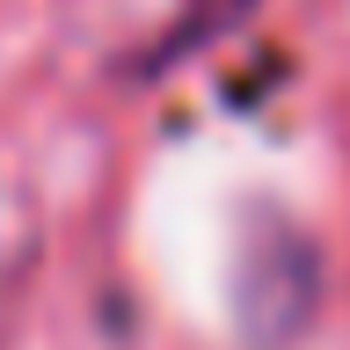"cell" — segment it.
Here are the masks:
<instances>
[{"label": "cell", "instance_id": "1", "mask_svg": "<svg viewBox=\"0 0 350 350\" xmlns=\"http://www.w3.org/2000/svg\"><path fill=\"white\" fill-rule=\"evenodd\" d=\"M314 248L299 234H256L241 256V321L256 328V343H284L314 306Z\"/></svg>", "mask_w": 350, "mask_h": 350}, {"label": "cell", "instance_id": "2", "mask_svg": "<svg viewBox=\"0 0 350 350\" xmlns=\"http://www.w3.org/2000/svg\"><path fill=\"white\" fill-rule=\"evenodd\" d=\"M29 256H37V212H29V197L15 183H0V321H8V306L22 292Z\"/></svg>", "mask_w": 350, "mask_h": 350}]
</instances>
